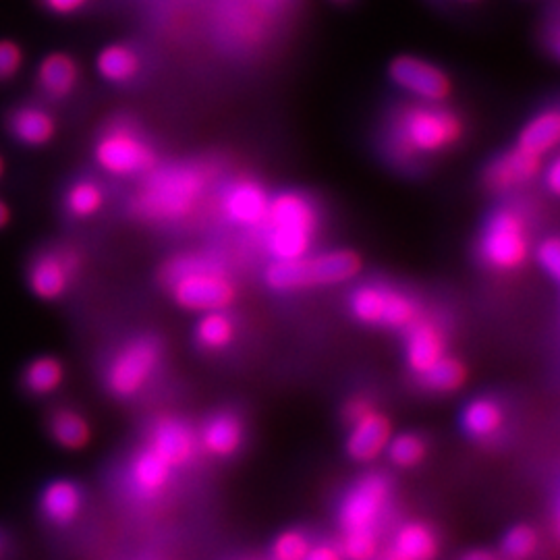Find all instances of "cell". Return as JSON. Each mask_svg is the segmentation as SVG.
Returning <instances> with one entry per match:
<instances>
[{"mask_svg":"<svg viewBox=\"0 0 560 560\" xmlns=\"http://www.w3.org/2000/svg\"><path fill=\"white\" fill-rule=\"evenodd\" d=\"M305 560H343V552L336 550L334 546L320 544V546H312L310 548V552H307Z\"/></svg>","mask_w":560,"mask_h":560,"instance_id":"cell-40","label":"cell"},{"mask_svg":"<svg viewBox=\"0 0 560 560\" xmlns=\"http://www.w3.org/2000/svg\"><path fill=\"white\" fill-rule=\"evenodd\" d=\"M386 297L388 287L363 285L351 295V312L357 320L366 324H382Z\"/></svg>","mask_w":560,"mask_h":560,"instance_id":"cell-30","label":"cell"},{"mask_svg":"<svg viewBox=\"0 0 560 560\" xmlns=\"http://www.w3.org/2000/svg\"><path fill=\"white\" fill-rule=\"evenodd\" d=\"M560 139V115L558 110H542L534 119H529L517 137V146L529 154L546 156L558 146Z\"/></svg>","mask_w":560,"mask_h":560,"instance_id":"cell-23","label":"cell"},{"mask_svg":"<svg viewBox=\"0 0 560 560\" xmlns=\"http://www.w3.org/2000/svg\"><path fill=\"white\" fill-rule=\"evenodd\" d=\"M312 542L303 531L289 529L285 534H280L272 546L274 560H305L307 552H310Z\"/></svg>","mask_w":560,"mask_h":560,"instance_id":"cell-36","label":"cell"},{"mask_svg":"<svg viewBox=\"0 0 560 560\" xmlns=\"http://www.w3.org/2000/svg\"><path fill=\"white\" fill-rule=\"evenodd\" d=\"M378 552V536L374 527L347 529L343 540V554L349 560H372Z\"/></svg>","mask_w":560,"mask_h":560,"instance_id":"cell-35","label":"cell"},{"mask_svg":"<svg viewBox=\"0 0 560 560\" xmlns=\"http://www.w3.org/2000/svg\"><path fill=\"white\" fill-rule=\"evenodd\" d=\"M417 305L405 293L388 289L382 324L388 328H409L417 320Z\"/></svg>","mask_w":560,"mask_h":560,"instance_id":"cell-32","label":"cell"},{"mask_svg":"<svg viewBox=\"0 0 560 560\" xmlns=\"http://www.w3.org/2000/svg\"><path fill=\"white\" fill-rule=\"evenodd\" d=\"M202 442L208 453L216 457H231L233 453L239 451V446L243 442L241 422L231 413L214 415L204 426Z\"/></svg>","mask_w":560,"mask_h":560,"instance_id":"cell-25","label":"cell"},{"mask_svg":"<svg viewBox=\"0 0 560 560\" xmlns=\"http://www.w3.org/2000/svg\"><path fill=\"white\" fill-rule=\"evenodd\" d=\"M164 283L175 301L193 312H214L229 307L237 289L220 264L208 258H177L164 268Z\"/></svg>","mask_w":560,"mask_h":560,"instance_id":"cell-4","label":"cell"},{"mask_svg":"<svg viewBox=\"0 0 560 560\" xmlns=\"http://www.w3.org/2000/svg\"><path fill=\"white\" fill-rule=\"evenodd\" d=\"M46 434L56 444L65 448V451H81L92 440V428L77 407L71 405H56L48 411L46 419Z\"/></svg>","mask_w":560,"mask_h":560,"instance_id":"cell-15","label":"cell"},{"mask_svg":"<svg viewBox=\"0 0 560 560\" xmlns=\"http://www.w3.org/2000/svg\"><path fill=\"white\" fill-rule=\"evenodd\" d=\"M150 448L171 467H181L195 455V438L179 419H162L152 432Z\"/></svg>","mask_w":560,"mask_h":560,"instance_id":"cell-19","label":"cell"},{"mask_svg":"<svg viewBox=\"0 0 560 560\" xmlns=\"http://www.w3.org/2000/svg\"><path fill=\"white\" fill-rule=\"evenodd\" d=\"M15 556V538L11 529L0 525V560H13Z\"/></svg>","mask_w":560,"mask_h":560,"instance_id":"cell-41","label":"cell"},{"mask_svg":"<svg viewBox=\"0 0 560 560\" xmlns=\"http://www.w3.org/2000/svg\"><path fill=\"white\" fill-rule=\"evenodd\" d=\"M160 363V345L152 336H137L125 343L108 361L104 382L112 395L131 399L139 395Z\"/></svg>","mask_w":560,"mask_h":560,"instance_id":"cell-8","label":"cell"},{"mask_svg":"<svg viewBox=\"0 0 560 560\" xmlns=\"http://www.w3.org/2000/svg\"><path fill=\"white\" fill-rule=\"evenodd\" d=\"M444 357V336L440 328L426 320H415L407 328V361L419 376Z\"/></svg>","mask_w":560,"mask_h":560,"instance_id":"cell-21","label":"cell"},{"mask_svg":"<svg viewBox=\"0 0 560 560\" xmlns=\"http://www.w3.org/2000/svg\"><path fill=\"white\" fill-rule=\"evenodd\" d=\"M79 83V65L67 52H52L38 67L40 90L54 98H67Z\"/></svg>","mask_w":560,"mask_h":560,"instance_id":"cell-22","label":"cell"},{"mask_svg":"<svg viewBox=\"0 0 560 560\" xmlns=\"http://www.w3.org/2000/svg\"><path fill=\"white\" fill-rule=\"evenodd\" d=\"M9 222H11V208L7 202L0 200V229H5Z\"/></svg>","mask_w":560,"mask_h":560,"instance_id":"cell-44","label":"cell"},{"mask_svg":"<svg viewBox=\"0 0 560 560\" xmlns=\"http://www.w3.org/2000/svg\"><path fill=\"white\" fill-rule=\"evenodd\" d=\"M494 560H496V558H494Z\"/></svg>","mask_w":560,"mask_h":560,"instance_id":"cell-48","label":"cell"},{"mask_svg":"<svg viewBox=\"0 0 560 560\" xmlns=\"http://www.w3.org/2000/svg\"><path fill=\"white\" fill-rule=\"evenodd\" d=\"M9 131L19 144L40 148L50 144L56 135V119L44 106L23 104L9 117Z\"/></svg>","mask_w":560,"mask_h":560,"instance_id":"cell-18","label":"cell"},{"mask_svg":"<svg viewBox=\"0 0 560 560\" xmlns=\"http://www.w3.org/2000/svg\"><path fill=\"white\" fill-rule=\"evenodd\" d=\"M390 81L422 102H444L453 92V81L438 65L413 54H401L388 65Z\"/></svg>","mask_w":560,"mask_h":560,"instance_id":"cell-10","label":"cell"},{"mask_svg":"<svg viewBox=\"0 0 560 560\" xmlns=\"http://www.w3.org/2000/svg\"><path fill=\"white\" fill-rule=\"evenodd\" d=\"M361 270V258L351 249H334L320 256L274 260L266 270V283L274 291H299L307 287L339 285Z\"/></svg>","mask_w":560,"mask_h":560,"instance_id":"cell-5","label":"cell"},{"mask_svg":"<svg viewBox=\"0 0 560 560\" xmlns=\"http://www.w3.org/2000/svg\"><path fill=\"white\" fill-rule=\"evenodd\" d=\"M94 156L104 173L112 177H139L156 166V152L135 125L112 123L98 137Z\"/></svg>","mask_w":560,"mask_h":560,"instance_id":"cell-6","label":"cell"},{"mask_svg":"<svg viewBox=\"0 0 560 560\" xmlns=\"http://www.w3.org/2000/svg\"><path fill=\"white\" fill-rule=\"evenodd\" d=\"M370 411H372V405H370L366 399H353V401L347 405L345 415H347V419H349L351 424H355V422H359L361 417H366Z\"/></svg>","mask_w":560,"mask_h":560,"instance_id":"cell-42","label":"cell"},{"mask_svg":"<svg viewBox=\"0 0 560 560\" xmlns=\"http://www.w3.org/2000/svg\"><path fill=\"white\" fill-rule=\"evenodd\" d=\"M210 173L195 164L152 168L139 185L133 208L148 220L177 222L195 214L206 198Z\"/></svg>","mask_w":560,"mask_h":560,"instance_id":"cell-1","label":"cell"},{"mask_svg":"<svg viewBox=\"0 0 560 560\" xmlns=\"http://www.w3.org/2000/svg\"><path fill=\"white\" fill-rule=\"evenodd\" d=\"M529 254V224L525 216L513 208L496 210L482 231L480 256L496 270H517Z\"/></svg>","mask_w":560,"mask_h":560,"instance_id":"cell-7","label":"cell"},{"mask_svg":"<svg viewBox=\"0 0 560 560\" xmlns=\"http://www.w3.org/2000/svg\"><path fill=\"white\" fill-rule=\"evenodd\" d=\"M171 471L173 467L156 455L150 446L142 448L129 463V490L139 498H154L171 482Z\"/></svg>","mask_w":560,"mask_h":560,"instance_id":"cell-16","label":"cell"},{"mask_svg":"<svg viewBox=\"0 0 560 560\" xmlns=\"http://www.w3.org/2000/svg\"><path fill=\"white\" fill-rule=\"evenodd\" d=\"M65 382V366L54 355H36L25 363L19 374V388L25 397L46 399Z\"/></svg>","mask_w":560,"mask_h":560,"instance_id":"cell-20","label":"cell"},{"mask_svg":"<svg viewBox=\"0 0 560 560\" xmlns=\"http://www.w3.org/2000/svg\"><path fill=\"white\" fill-rule=\"evenodd\" d=\"M334 3H349V0H334Z\"/></svg>","mask_w":560,"mask_h":560,"instance_id":"cell-46","label":"cell"},{"mask_svg":"<svg viewBox=\"0 0 560 560\" xmlns=\"http://www.w3.org/2000/svg\"><path fill=\"white\" fill-rule=\"evenodd\" d=\"M79 268V254L71 245L44 247L27 264V287L42 301H59L69 293Z\"/></svg>","mask_w":560,"mask_h":560,"instance_id":"cell-9","label":"cell"},{"mask_svg":"<svg viewBox=\"0 0 560 560\" xmlns=\"http://www.w3.org/2000/svg\"><path fill=\"white\" fill-rule=\"evenodd\" d=\"M544 175H546V185H548L550 193H552V195H558V193H560V160H558V158H554V160L548 164Z\"/></svg>","mask_w":560,"mask_h":560,"instance_id":"cell-43","label":"cell"},{"mask_svg":"<svg viewBox=\"0 0 560 560\" xmlns=\"http://www.w3.org/2000/svg\"><path fill=\"white\" fill-rule=\"evenodd\" d=\"M463 137V121L442 102L403 106L390 125V146L399 158H428L451 150Z\"/></svg>","mask_w":560,"mask_h":560,"instance_id":"cell-2","label":"cell"},{"mask_svg":"<svg viewBox=\"0 0 560 560\" xmlns=\"http://www.w3.org/2000/svg\"><path fill=\"white\" fill-rule=\"evenodd\" d=\"M266 3H274V0H266Z\"/></svg>","mask_w":560,"mask_h":560,"instance_id":"cell-47","label":"cell"},{"mask_svg":"<svg viewBox=\"0 0 560 560\" xmlns=\"http://www.w3.org/2000/svg\"><path fill=\"white\" fill-rule=\"evenodd\" d=\"M544 168V158L515 146L500 154L484 171V185L494 193H507L534 181Z\"/></svg>","mask_w":560,"mask_h":560,"instance_id":"cell-14","label":"cell"},{"mask_svg":"<svg viewBox=\"0 0 560 560\" xmlns=\"http://www.w3.org/2000/svg\"><path fill=\"white\" fill-rule=\"evenodd\" d=\"M386 448H388L390 461L399 467H415L426 457V444L415 434H401L395 440L390 438Z\"/></svg>","mask_w":560,"mask_h":560,"instance_id":"cell-33","label":"cell"},{"mask_svg":"<svg viewBox=\"0 0 560 560\" xmlns=\"http://www.w3.org/2000/svg\"><path fill=\"white\" fill-rule=\"evenodd\" d=\"M390 438L392 428L388 417L370 411L366 417H361L359 422L353 424V430L347 440V451L355 461H372L386 451Z\"/></svg>","mask_w":560,"mask_h":560,"instance_id":"cell-17","label":"cell"},{"mask_svg":"<svg viewBox=\"0 0 560 560\" xmlns=\"http://www.w3.org/2000/svg\"><path fill=\"white\" fill-rule=\"evenodd\" d=\"M266 245L274 260L301 258L310 251L318 231V210L307 195L283 191L270 198L262 222Z\"/></svg>","mask_w":560,"mask_h":560,"instance_id":"cell-3","label":"cell"},{"mask_svg":"<svg viewBox=\"0 0 560 560\" xmlns=\"http://www.w3.org/2000/svg\"><path fill=\"white\" fill-rule=\"evenodd\" d=\"M538 544L540 538L536 534V529H531L529 525H517L507 536H504L502 552L509 560H527L529 556H534Z\"/></svg>","mask_w":560,"mask_h":560,"instance_id":"cell-34","label":"cell"},{"mask_svg":"<svg viewBox=\"0 0 560 560\" xmlns=\"http://www.w3.org/2000/svg\"><path fill=\"white\" fill-rule=\"evenodd\" d=\"M536 258L552 280L560 278V241L556 237H548L538 245Z\"/></svg>","mask_w":560,"mask_h":560,"instance_id":"cell-38","label":"cell"},{"mask_svg":"<svg viewBox=\"0 0 560 560\" xmlns=\"http://www.w3.org/2000/svg\"><path fill=\"white\" fill-rule=\"evenodd\" d=\"M390 494V484L384 475H368L363 478L343 500L341 523L345 529L374 527L382 515Z\"/></svg>","mask_w":560,"mask_h":560,"instance_id":"cell-13","label":"cell"},{"mask_svg":"<svg viewBox=\"0 0 560 560\" xmlns=\"http://www.w3.org/2000/svg\"><path fill=\"white\" fill-rule=\"evenodd\" d=\"M5 175V160H3V156H0V177Z\"/></svg>","mask_w":560,"mask_h":560,"instance_id":"cell-45","label":"cell"},{"mask_svg":"<svg viewBox=\"0 0 560 560\" xmlns=\"http://www.w3.org/2000/svg\"><path fill=\"white\" fill-rule=\"evenodd\" d=\"M270 195L254 179H237L220 193V210L231 224L260 229L266 218Z\"/></svg>","mask_w":560,"mask_h":560,"instance_id":"cell-12","label":"cell"},{"mask_svg":"<svg viewBox=\"0 0 560 560\" xmlns=\"http://www.w3.org/2000/svg\"><path fill=\"white\" fill-rule=\"evenodd\" d=\"M104 189L94 179H79L65 193V210L77 220L96 216L104 206Z\"/></svg>","mask_w":560,"mask_h":560,"instance_id":"cell-27","label":"cell"},{"mask_svg":"<svg viewBox=\"0 0 560 560\" xmlns=\"http://www.w3.org/2000/svg\"><path fill=\"white\" fill-rule=\"evenodd\" d=\"M44 7L54 15H71L81 7H86L90 0H42Z\"/></svg>","mask_w":560,"mask_h":560,"instance_id":"cell-39","label":"cell"},{"mask_svg":"<svg viewBox=\"0 0 560 560\" xmlns=\"http://www.w3.org/2000/svg\"><path fill=\"white\" fill-rule=\"evenodd\" d=\"M419 380L430 390L453 392L467 382V368L455 357H440L430 370L419 374Z\"/></svg>","mask_w":560,"mask_h":560,"instance_id":"cell-29","label":"cell"},{"mask_svg":"<svg viewBox=\"0 0 560 560\" xmlns=\"http://www.w3.org/2000/svg\"><path fill=\"white\" fill-rule=\"evenodd\" d=\"M395 552L405 560H434L438 554V540L430 527L409 523L399 529Z\"/></svg>","mask_w":560,"mask_h":560,"instance_id":"cell-26","label":"cell"},{"mask_svg":"<svg viewBox=\"0 0 560 560\" xmlns=\"http://www.w3.org/2000/svg\"><path fill=\"white\" fill-rule=\"evenodd\" d=\"M96 69L108 83H129L142 71V59L127 44H108L98 52Z\"/></svg>","mask_w":560,"mask_h":560,"instance_id":"cell-24","label":"cell"},{"mask_svg":"<svg viewBox=\"0 0 560 560\" xmlns=\"http://www.w3.org/2000/svg\"><path fill=\"white\" fill-rule=\"evenodd\" d=\"M502 409L498 403L490 401V399H478L467 405V409L463 411V428L471 434V436H490L494 432L500 430L502 426Z\"/></svg>","mask_w":560,"mask_h":560,"instance_id":"cell-28","label":"cell"},{"mask_svg":"<svg viewBox=\"0 0 560 560\" xmlns=\"http://www.w3.org/2000/svg\"><path fill=\"white\" fill-rule=\"evenodd\" d=\"M25 61L23 48L15 40H0V83L17 77Z\"/></svg>","mask_w":560,"mask_h":560,"instance_id":"cell-37","label":"cell"},{"mask_svg":"<svg viewBox=\"0 0 560 560\" xmlns=\"http://www.w3.org/2000/svg\"><path fill=\"white\" fill-rule=\"evenodd\" d=\"M86 507V492L71 478L48 480L36 498L38 519L44 527L63 531L71 527Z\"/></svg>","mask_w":560,"mask_h":560,"instance_id":"cell-11","label":"cell"},{"mask_svg":"<svg viewBox=\"0 0 560 560\" xmlns=\"http://www.w3.org/2000/svg\"><path fill=\"white\" fill-rule=\"evenodd\" d=\"M195 336H198V343L204 349H224L233 341L235 324L227 314H222V310L206 312V316L198 324Z\"/></svg>","mask_w":560,"mask_h":560,"instance_id":"cell-31","label":"cell"}]
</instances>
